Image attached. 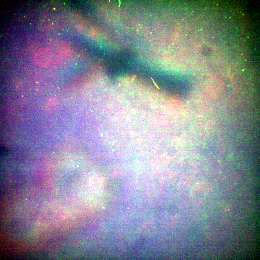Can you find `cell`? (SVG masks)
<instances>
[{
    "label": "cell",
    "mask_w": 260,
    "mask_h": 260,
    "mask_svg": "<svg viewBox=\"0 0 260 260\" xmlns=\"http://www.w3.org/2000/svg\"><path fill=\"white\" fill-rule=\"evenodd\" d=\"M51 60L50 51L47 49H43L39 51L35 55L34 62L43 67L47 66Z\"/></svg>",
    "instance_id": "6da1fadb"
},
{
    "label": "cell",
    "mask_w": 260,
    "mask_h": 260,
    "mask_svg": "<svg viewBox=\"0 0 260 260\" xmlns=\"http://www.w3.org/2000/svg\"><path fill=\"white\" fill-rule=\"evenodd\" d=\"M9 153V151L7 148L3 145L0 147V154L1 156H6Z\"/></svg>",
    "instance_id": "7a4b0ae2"
}]
</instances>
